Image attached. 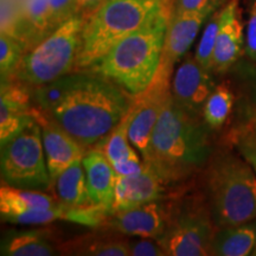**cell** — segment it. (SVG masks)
Segmentation results:
<instances>
[{
    "mask_svg": "<svg viewBox=\"0 0 256 256\" xmlns=\"http://www.w3.org/2000/svg\"><path fill=\"white\" fill-rule=\"evenodd\" d=\"M87 186L92 204L107 206L110 210L115 198L116 174L100 147L86 151L82 158Z\"/></svg>",
    "mask_w": 256,
    "mask_h": 256,
    "instance_id": "cell-17",
    "label": "cell"
},
{
    "mask_svg": "<svg viewBox=\"0 0 256 256\" xmlns=\"http://www.w3.org/2000/svg\"><path fill=\"white\" fill-rule=\"evenodd\" d=\"M256 248V218L238 226L217 228L210 246V255L247 256Z\"/></svg>",
    "mask_w": 256,
    "mask_h": 256,
    "instance_id": "cell-18",
    "label": "cell"
},
{
    "mask_svg": "<svg viewBox=\"0 0 256 256\" xmlns=\"http://www.w3.org/2000/svg\"><path fill=\"white\" fill-rule=\"evenodd\" d=\"M236 148L256 172V136L243 133L236 139Z\"/></svg>",
    "mask_w": 256,
    "mask_h": 256,
    "instance_id": "cell-32",
    "label": "cell"
},
{
    "mask_svg": "<svg viewBox=\"0 0 256 256\" xmlns=\"http://www.w3.org/2000/svg\"><path fill=\"white\" fill-rule=\"evenodd\" d=\"M63 254L90 256H130L128 240L113 235H89L66 244Z\"/></svg>",
    "mask_w": 256,
    "mask_h": 256,
    "instance_id": "cell-22",
    "label": "cell"
},
{
    "mask_svg": "<svg viewBox=\"0 0 256 256\" xmlns=\"http://www.w3.org/2000/svg\"><path fill=\"white\" fill-rule=\"evenodd\" d=\"M214 2H226V0H174V4L172 6L174 14H182L188 11H197Z\"/></svg>",
    "mask_w": 256,
    "mask_h": 256,
    "instance_id": "cell-33",
    "label": "cell"
},
{
    "mask_svg": "<svg viewBox=\"0 0 256 256\" xmlns=\"http://www.w3.org/2000/svg\"><path fill=\"white\" fill-rule=\"evenodd\" d=\"M0 144L2 183L30 190H49L52 183L46 165L42 127L37 120Z\"/></svg>",
    "mask_w": 256,
    "mask_h": 256,
    "instance_id": "cell-7",
    "label": "cell"
},
{
    "mask_svg": "<svg viewBox=\"0 0 256 256\" xmlns=\"http://www.w3.org/2000/svg\"><path fill=\"white\" fill-rule=\"evenodd\" d=\"M108 0H78L80 14H82L86 18L94 14Z\"/></svg>",
    "mask_w": 256,
    "mask_h": 256,
    "instance_id": "cell-34",
    "label": "cell"
},
{
    "mask_svg": "<svg viewBox=\"0 0 256 256\" xmlns=\"http://www.w3.org/2000/svg\"><path fill=\"white\" fill-rule=\"evenodd\" d=\"M60 202L44 194V191L14 188L4 184L0 188V212L2 216L20 214L36 208H55Z\"/></svg>",
    "mask_w": 256,
    "mask_h": 256,
    "instance_id": "cell-20",
    "label": "cell"
},
{
    "mask_svg": "<svg viewBox=\"0 0 256 256\" xmlns=\"http://www.w3.org/2000/svg\"><path fill=\"white\" fill-rule=\"evenodd\" d=\"M23 83L14 81L2 82L0 92V142H4L32 122L34 108L30 106L31 90Z\"/></svg>",
    "mask_w": 256,
    "mask_h": 256,
    "instance_id": "cell-16",
    "label": "cell"
},
{
    "mask_svg": "<svg viewBox=\"0 0 256 256\" xmlns=\"http://www.w3.org/2000/svg\"><path fill=\"white\" fill-rule=\"evenodd\" d=\"M49 4L56 28L80 14L78 0H49Z\"/></svg>",
    "mask_w": 256,
    "mask_h": 256,
    "instance_id": "cell-28",
    "label": "cell"
},
{
    "mask_svg": "<svg viewBox=\"0 0 256 256\" xmlns=\"http://www.w3.org/2000/svg\"><path fill=\"white\" fill-rule=\"evenodd\" d=\"M168 226L158 238L168 256L210 255V246L215 235V224L208 204L196 198H188L171 206Z\"/></svg>",
    "mask_w": 256,
    "mask_h": 256,
    "instance_id": "cell-8",
    "label": "cell"
},
{
    "mask_svg": "<svg viewBox=\"0 0 256 256\" xmlns=\"http://www.w3.org/2000/svg\"><path fill=\"white\" fill-rule=\"evenodd\" d=\"M244 52V31L240 0H226L220 8V22L214 52L212 72L224 74L238 62Z\"/></svg>",
    "mask_w": 256,
    "mask_h": 256,
    "instance_id": "cell-14",
    "label": "cell"
},
{
    "mask_svg": "<svg viewBox=\"0 0 256 256\" xmlns=\"http://www.w3.org/2000/svg\"><path fill=\"white\" fill-rule=\"evenodd\" d=\"M26 48L17 38L2 32L0 34V75L2 82L11 81L22 62Z\"/></svg>",
    "mask_w": 256,
    "mask_h": 256,
    "instance_id": "cell-26",
    "label": "cell"
},
{
    "mask_svg": "<svg viewBox=\"0 0 256 256\" xmlns=\"http://www.w3.org/2000/svg\"><path fill=\"white\" fill-rule=\"evenodd\" d=\"M80 72H70L55 81L46 83L40 87L31 88V98L36 104L38 110L43 114H50L57 106L66 100L78 81Z\"/></svg>",
    "mask_w": 256,
    "mask_h": 256,
    "instance_id": "cell-23",
    "label": "cell"
},
{
    "mask_svg": "<svg viewBox=\"0 0 256 256\" xmlns=\"http://www.w3.org/2000/svg\"><path fill=\"white\" fill-rule=\"evenodd\" d=\"M234 94L228 86H216L203 108V119L211 128H220L226 124L232 110Z\"/></svg>",
    "mask_w": 256,
    "mask_h": 256,
    "instance_id": "cell-25",
    "label": "cell"
},
{
    "mask_svg": "<svg viewBox=\"0 0 256 256\" xmlns=\"http://www.w3.org/2000/svg\"><path fill=\"white\" fill-rule=\"evenodd\" d=\"M244 54L249 60L256 63V0L249 11L247 28L244 34Z\"/></svg>",
    "mask_w": 256,
    "mask_h": 256,
    "instance_id": "cell-30",
    "label": "cell"
},
{
    "mask_svg": "<svg viewBox=\"0 0 256 256\" xmlns=\"http://www.w3.org/2000/svg\"><path fill=\"white\" fill-rule=\"evenodd\" d=\"M32 115L42 127L44 152L51 183L55 185L57 178L72 162L82 159L86 150L56 121L50 119L40 110H32Z\"/></svg>",
    "mask_w": 256,
    "mask_h": 256,
    "instance_id": "cell-13",
    "label": "cell"
},
{
    "mask_svg": "<svg viewBox=\"0 0 256 256\" xmlns=\"http://www.w3.org/2000/svg\"><path fill=\"white\" fill-rule=\"evenodd\" d=\"M252 130H254V134L256 136V113L252 116Z\"/></svg>",
    "mask_w": 256,
    "mask_h": 256,
    "instance_id": "cell-35",
    "label": "cell"
},
{
    "mask_svg": "<svg viewBox=\"0 0 256 256\" xmlns=\"http://www.w3.org/2000/svg\"><path fill=\"white\" fill-rule=\"evenodd\" d=\"M224 4L226 2H214L202 10L182 14L171 12L158 70L172 76L176 63L188 52L210 16Z\"/></svg>",
    "mask_w": 256,
    "mask_h": 256,
    "instance_id": "cell-10",
    "label": "cell"
},
{
    "mask_svg": "<svg viewBox=\"0 0 256 256\" xmlns=\"http://www.w3.org/2000/svg\"><path fill=\"white\" fill-rule=\"evenodd\" d=\"M252 255H256V248H255V250H254V252H252Z\"/></svg>",
    "mask_w": 256,
    "mask_h": 256,
    "instance_id": "cell-36",
    "label": "cell"
},
{
    "mask_svg": "<svg viewBox=\"0 0 256 256\" xmlns=\"http://www.w3.org/2000/svg\"><path fill=\"white\" fill-rule=\"evenodd\" d=\"M86 17L74 16L24 54L14 78L36 88L75 72Z\"/></svg>",
    "mask_w": 256,
    "mask_h": 256,
    "instance_id": "cell-6",
    "label": "cell"
},
{
    "mask_svg": "<svg viewBox=\"0 0 256 256\" xmlns=\"http://www.w3.org/2000/svg\"><path fill=\"white\" fill-rule=\"evenodd\" d=\"M171 75L158 70L153 82L145 92L133 96L132 118L128 127V139L144 162L148 158L152 134L162 108L171 96Z\"/></svg>",
    "mask_w": 256,
    "mask_h": 256,
    "instance_id": "cell-9",
    "label": "cell"
},
{
    "mask_svg": "<svg viewBox=\"0 0 256 256\" xmlns=\"http://www.w3.org/2000/svg\"><path fill=\"white\" fill-rule=\"evenodd\" d=\"M164 185L165 182L147 162H145V168L142 174L130 177L116 176L115 198L112 206V214L150 202L160 200L165 194Z\"/></svg>",
    "mask_w": 256,
    "mask_h": 256,
    "instance_id": "cell-15",
    "label": "cell"
},
{
    "mask_svg": "<svg viewBox=\"0 0 256 256\" xmlns=\"http://www.w3.org/2000/svg\"><path fill=\"white\" fill-rule=\"evenodd\" d=\"M171 12L168 8L151 24L124 38L89 68L90 72L116 83L132 96L145 92L159 69Z\"/></svg>",
    "mask_w": 256,
    "mask_h": 256,
    "instance_id": "cell-3",
    "label": "cell"
},
{
    "mask_svg": "<svg viewBox=\"0 0 256 256\" xmlns=\"http://www.w3.org/2000/svg\"><path fill=\"white\" fill-rule=\"evenodd\" d=\"M130 118H132V112L130 110L122 121L114 128L113 132L100 146V148L110 162L112 166L127 162V160L140 158L128 139V127H130Z\"/></svg>",
    "mask_w": 256,
    "mask_h": 256,
    "instance_id": "cell-24",
    "label": "cell"
},
{
    "mask_svg": "<svg viewBox=\"0 0 256 256\" xmlns=\"http://www.w3.org/2000/svg\"><path fill=\"white\" fill-rule=\"evenodd\" d=\"M133 104V96L110 80L81 72L62 104L48 114L87 151L100 147Z\"/></svg>",
    "mask_w": 256,
    "mask_h": 256,
    "instance_id": "cell-1",
    "label": "cell"
},
{
    "mask_svg": "<svg viewBox=\"0 0 256 256\" xmlns=\"http://www.w3.org/2000/svg\"><path fill=\"white\" fill-rule=\"evenodd\" d=\"M168 211L164 204L154 200L115 211L108 216L102 226L122 235L158 240L168 226Z\"/></svg>",
    "mask_w": 256,
    "mask_h": 256,
    "instance_id": "cell-12",
    "label": "cell"
},
{
    "mask_svg": "<svg viewBox=\"0 0 256 256\" xmlns=\"http://www.w3.org/2000/svg\"><path fill=\"white\" fill-rule=\"evenodd\" d=\"M206 194L216 228L256 218V172L243 156L222 152L210 160Z\"/></svg>",
    "mask_w": 256,
    "mask_h": 256,
    "instance_id": "cell-5",
    "label": "cell"
},
{
    "mask_svg": "<svg viewBox=\"0 0 256 256\" xmlns=\"http://www.w3.org/2000/svg\"><path fill=\"white\" fill-rule=\"evenodd\" d=\"M55 188L58 200L64 206H84L92 204L82 159L76 160L60 174L55 183Z\"/></svg>",
    "mask_w": 256,
    "mask_h": 256,
    "instance_id": "cell-21",
    "label": "cell"
},
{
    "mask_svg": "<svg viewBox=\"0 0 256 256\" xmlns=\"http://www.w3.org/2000/svg\"><path fill=\"white\" fill-rule=\"evenodd\" d=\"M130 256H165L158 240L148 238H139L138 240H128Z\"/></svg>",
    "mask_w": 256,
    "mask_h": 256,
    "instance_id": "cell-29",
    "label": "cell"
},
{
    "mask_svg": "<svg viewBox=\"0 0 256 256\" xmlns=\"http://www.w3.org/2000/svg\"><path fill=\"white\" fill-rule=\"evenodd\" d=\"M215 88L216 83L210 70L204 69L194 56L186 54L171 82V95L176 104L192 116L200 118Z\"/></svg>",
    "mask_w": 256,
    "mask_h": 256,
    "instance_id": "cell-11",
    "label": "cell"
},
{
    "mask_svg": "<svg viewBox=\"0 0 256 256\" xmlns=\"http://www.w3.org/2000/svg\"><path fill=\"white\" fill-rule=\"evenodd\" d=\"M170 8L168 0H108L86 18L75 72L87 70L124 38L151 24Z\"/></svg>",
    "mask_w": 256,
    "mask_h": 256,
    "instance_id": "cell-4",
    "label": "cell"
},
{
    "mask_svg": "<svg viewBox=\"0 0 256 256\" xmlns=\"http://www.w3.org/2000/svg\"><path fill=\"white\" fill-rule=\"evenodd\" d=\"M2 256H51L57 249L40 230H12L2 241Z\"/></svg>",
    "mask_w": 256,
    "mask_h": 256,
    "instance_id": "cell-19",
    "label": "cell"
},
{
    "mask_svg": "<svg viewBox=\"0 0 256 256\" xmlns=\"http://www.w3.org/2000/svg\"><path fill=\"white\" fill-rule=\"evenodd\" d=\"M238 74L244 82V89L249 100L256 107V63L249 60L240 64Z\"/></svg>",
    "mask_w": 256,
    "mask_h": 256,
    "instance_id": "cell-31",
    "label": "cell"
},
{
    "mask_svg": "<svg viewBox=\"0 0 256 256\" xmlns=\"http://www.w3.org/2000/svg\"><path fill=\"white\" fill-rule=\"evenodd\" d=\"M211 144L206 126L170 96L153 130L147 162L165 184L184 180L208 164Z\"/></svg>",
    "mask_w": 256,
    "mask_h": 256,
    "instance_id": "cell-2",
    "label": "cell"
},
{
    "mask_svg": "<svg viewBox=\"0 0 256 256\" xmlns=\"http://www.w3.org/2000/svg\"><path fill=\"white\" fill-rule=\"evenodd\" d=\"M220 22V8L214 12L208 19L202 32L200 40L198 42L196 51H194V58L204 69L212 72V60L214 52H215V46L217 34H218Z\"/></svg>",
    "mask_w": 256,
    "mask_h": 256,
    "instance_id": "cell-27",
    "label": "cell"
}]
</instances>
